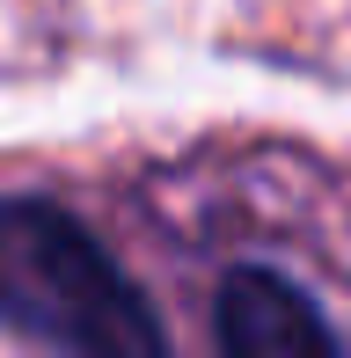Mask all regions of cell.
Listing matches in <instances>:
<instances>
[{
	"label": "cell",
	"mask_w": 351,
	"mask_h": 358,
	"mask_svg": "<svg viewBox=\"0 0 351 358\" xmlns=\"http://www.w3.org/2000/svg\"><path fill=\"white\" fill-rule=\"evenodd\" d=\"M0 329L37 358H176L139 278L59 198H0Z\"/></svg>",
	"instance_id": "1"
},
{
	"label": "cell",
	"mask_w": 351,
	"mask_h": 358,
	"mask_svg": "<svg viewBox=\"0 0 351 358\" xmlns=\"http://www.w3.org/2000/svg\"><path fill=\"white\" fill-rule=\"evenodd\" d=\"M213 329H220L227 358H351L329 307L271 264H234L220 278Z\"/></svg>",
	"instance_id": "2"
}]
</instances>
